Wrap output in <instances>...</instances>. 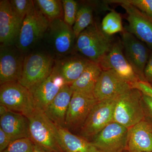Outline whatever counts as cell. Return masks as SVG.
Instances as JSON below:
<instances>
[{
	"label": "cell",
	"mask_w": 152,
	"mask_h": 152,
	"mask_svg": "<svg viewBox=\"0 0 152 152\" xmlns=\"http://www.w3.org/2000/svg\"><path fill=\"white\" fill-rule=\"evenodd\" d=\"M109 1L119 4L126 11L128 25L125 29L152 48V19L125 0Z\"/></svg>",
	"instance_id": "cell-8"
},
{
	"label": "cell",
	"mask_w": 152,
	"mask_h": 152,
	"mask_svg": "<svg viewBox=\"0 0 152 152\" xmlns=\"http://www.w3.org/2000/svg\"><path fill=\"white\" fill-rule=\"evenodd\" d=\"M130 84L113 70H103L98 79L94 96L99 102L118 96L132 88Z\"/></svg>",
	"instance_id": "cell-15"
},
{
	"label": "cell",
	"mask_w": 152,
	"mask_h": 152,
	"mask_svg": "<svg viewBox=\"0 0 152 152\" xmlns=\"http://www.w3.org/2000/svg\"><path fill=\"white\" fill-rule=\"evenodd\" d=\"M34 145L29 138L16 140L2 152H33Z\"/></svg>",
	"instance_id": "cell-28"
},
{
	"label": "cell",
	"mask_w": 152,
	"mask_h": 152,
	"mask_svg": "<svg viewBox=\"0 0 152 152\" xmlns=\"http://www.w3.org/2000/svg\"></svg>",
	"instance_id": "cell-36"
},
{
	"label": "cell",
	"mask_w": 152,
	"mask_h": 152,
	"mask_svg": "<svg viewBox=\"0 0 152 152\" xmlns=\"http://www.w3.org/2000/svg\"><path fill=\"white\" fill-rule=\"evenodd\" d=\"M118 96L98 102L95 105L81 128L82 137L93 138L107 125L114 122V111Z\"/></svg>",
	"instance_id": "cell-7"
},
{
	"label": "cell",
	"mask_w": 152,
	"mask_h": 152,
	"mask_svg": "<svg viewBox=\"0 0 152 152\" xmlns=\"http://www.w3.org/2000/svg\"><path fill=\"white\" fill-rule=\"evenodd\" d=\"M49 29L56 52L63 55L70 51L76 38L72 27L62 19H59L50 22Z\"/></svg>",
	"instance_id": "cell-18"
},
{
	"label": "cell",
	"mask_w": 152,
	"mask_h": 152,
	"mask_svg": "<svg viewBox=\"0 0 152 152\" xmlns=\"http://www.w3.org/2000/svg\"><path fill=\"white\" fill-rule=\"evenodd\" d=\"M57 126L63 152H104L83 137L74 134L65 127Z\"/></svg>",
	"instance_id": "cell-21"
},
{
	"label": "cell",
	"mask_w": 152,
	"mask_h": 152,
	"mask_svg": "<svg viewBox=\"0 0 152 152\" xmlns=\"http://www.w3.org/2000/svg\"><path fill=\"white\" fill-rule=\"evenodd\" d=\"M98 102L94 96L73 92L66 115L65 127L69 131L81 129Z\"/></svg>",
	"instance_id": "cell-12"
},
{
	"label": "cell",
	"mask_w": 152,
	"mask_h": 152,
	"mask_svg": "<svg viewBox=\"0 0 152 152\" xmlns=\"http://www.w3.org/2000/svg\"><path fill=\"white\" fill-rule=\"evenodd\" d=\"M66 85L64 80L54 66L48 77L30 90L36 107L44 111Z\"/></svg>",
	"instance_id": "cell-13"
},
{
	"label": "cell",
	"mask_w": 152,
	"mask_h": 152,
	"mask_svg": "<svg viewBox=\"0 0 152 152\" xmlns=\"http://www.w3.org/2000/svg\"><path fill=\"white\" fill-rule=\"evenodd\" d=\"M91 62L87 59L72 58L58 62L55 66L66 84L70 86L80 77Z\"/></svg>",
	"instance_id": "cell-23"
},
{
	"label": "cell",
	"mask_w": 152,
	"mask_h": 152,
	"mask_svg": "<svg viewBox=\"0 0 152 152\" xmlns=\"http://www.w3.org/2000/svg\"><path fill=\"white\" fill-rule=\"evenodd\" d=\"M8 46H1L0 53V84L18 82L23 60Z\"/></svg>",
	"instance_id": "cell-16"
},
{
	"label": "cell",
	"mask_w": 152,
	"mask_h": 152,
	"mask_svg": "<svg viewBox=\"0 0 152 152\" xmlns=\"http://www.w3.org/2000/svg\"><path fill=\"white\" fill-rule=\"evenodd\" d=\"M0 128L10 137L12 142L29 138L28 121L21 114L8 110L0 116Z\"/></svg>",
	"instance_id": "cell-20"
},
{
	"label": "cell",
	"mask_w": 152,
	"mask_h": 152,
	"mask_svg": "<svg viewBox=\"0 0 152 152\" xmlns=\"http://www.w3.org/2000/svg\"><path fill=\"white\" fill-rule=\"evenodd\" d=\"M12 142L10 137L0 128V152L4 151Z\"/></svg>",
	"instance_id": "cell-33"
},
{
	"label": "cell",
	"mask_w": 152,
	"mask_h": 152,
	"mask_svg": "<svg viewBox=\"0 0 152 152\" xmlns=\"http://www.w3.org/2000/svg\"><path fill=\"white\" fill-rule=\"evenodd\" d=\"M122 33L124 55L140 81H145L144 70L148 60V50L143 43L126 30Z\"/></svg>",
	"instance_id": "cell-10"
},
{
	"label": "cell",
	"mask_w": 152,
	"mask_h": 152,
	"mask_svg": "<svg viewBox=\"0 0 152 152\" xmlns=\"http://www.w3.org/2000/svg\"><path fill=\"white\" fill-rule=\"evenodd\" d=\"M102 71L99 64L91 61L80 77L70 86L73 92L94 96L95 87Z\"/></svg>",
	"instance_id": "cell-22"
},
{
	"label": "cell",
	"mask_w": 152,
	"mask_h": 152,
	"mask_svg": "<svg viewBox=\"0 0 152 152\" xmlns=\"http://www.w3.org/2000/svg\"><path fill=\"white\" fill-rule=\"evenodd\" d=\"M142 100L146 116L152 120V97L142 94Z\"/></svg>",
	"instance_id": "cell-32"
},
{
	"label": "cell",
	"mask_w": 152,
	"mask_h": 152,
	"mask_svg": "<svg viewBox=\"0 0 152 152\" xmlns=\"http://www.w3.org/2000/svg\"><path fill=\"white\" fill-rule=\"evenodd\" d=\"M29 138L34 145L51 152H63L58 126L43 111L36 107L27 117Z\"/></svg>",
	"instance_id": "cell-1"
},
{
	"label": "cell",
	"mask_w": 152,
	"mask_h": 152,
	"mask_svg": "<svg viewBox=\"0 0 152 152\" xmlns=\"http://www.w3.org/2000/svg\"><path fill=\"white\" fill-rule=\"evenodd\" d=\"M39 10L50 22L62 19L63 13L62 3L58 0H37Z\"/></svg>",
	"instance_id": "cell-24"
},
{
	"label": "cell",
	"mask_w": 152,
	"mask_h": 152,
	"mask_svg": "<svg viewBox=\"0 0 152 152\" xmlns=\"http://www.w3.org/2000/svg\"><path fill=\"white\" fill-rule=\"evenodd\" d=\"M50 21L35 6L23 20L17 40V47L26 51L32 46L49 29Z\"/></svg>",
	"instance_id": "cell-6"
},
{
	"label": "cell",
	"mask_w": 152,
	"mask_h": 152,
	"mask_svg": "<svg viewBox=\"0 0 152 152\" xmlns=\"http://www.w3.org/2000/svg\"><path fill=\"white\" fill-rule=\"evenodd\" d=\"M53 64L51 57L45 54L28 55L24 58L19 83L28 89H31L48 77L54 66Z\"/></svg>",
	"instance_id": "cell-5"
},
{
	"label": "cell",
	"mask_w": 152,
	"mask_h": 152,
	"mask_svg": "<svg viewBox=\"0 0 152 152\" xmlns=\"http://www.w3.org/2000/svg\"><path fill=\"white\" fill-rule=\"evenodd\" d=\"M113 45L110 37L103 32L101 26L93 23L77 38L76 47L87 59L99 64Z\"/></svg>",
	"instance_id": "cell-2"
},
{
	"label": "cell",
	"mask_w": 152,
	"mask_h": 152,
	"mask_svg": "<svg viewBox=\"0 0 152 152\" xmlns=\"http://www.w3.org/2000/svg\"><path fill=\"white\" fill-rule=\"evenodd\" d=\"M102 31L107 35H113L118 33H122L124 30L121 15L112 10L104 17L101 23Z\"/></svg>",
	"instance_id": "cell-26"
},
{
	"label": "cell",
	"mask_w": 152,
	"mask_h": 152,
	"mask_svg": "<svg viewBox=\"0 0 152 152\" xmlns=\"http://www.w3.org/2000/svg\"><path fill=\"white\" fill-rule=\"evenodd\" d=\"M51 152L48 151H46V150L37 146L34 145V152Z\"/></svg>",
	"instance_id": "cell-35"
},
{
	"label": "cell",
	"mask_w": 152,
	"mask_h": 152,
	"mask_svg": "<svg viewBox=\"0 0 152 152\" xmlns=\"http://www.w3.org/2000/svg\"><path fill=\"white\" fill-rule=\"evenodd\" d=\"M152 19V0H125Z\"/></svg>",
	"instance_id": "cell-30"
},
{
	"label": "cell",
	"mask_w": 152,
	"mask_h": 152,
	"mask_svg": "<svg viewBox=\"0 0 152 152\" xmlns=\"http://www.w3.org/2000/svg\"><path fill=\"white\" fill-rule=\"evenodd\" d=\"M132 88L137 89L142 94L152 97V86L150 83L143 81H139L131 85Z\"/></svg>",
	"instance_id": "cell-31"
},
{
	"label": "cell",
	"mask_w": 152,
	"mask_h": 152,
	"mask_svg": "<svg viewBox=\"0 0 152 152\" xmlns=\"http://www.w3.org/2000/svg\"><path fill=\"white\" fill-rule=\"evenodd\" d=\"M10 3L16 14L23 20L34 6L33 1L30 0H12Z\"/></svg>",
	"instance_id": "cell-29"
},
{
	"label": "cell",
	"mask_w": 152,
	"mask_h": 152,
	"mask_svg": "<svg viewBox=\"0 0 152 152\" xmlns=\"http://www.w3.org/2000/svg\"><path fill=\"white\" fill-rule=\"evenodd\" d=\"M64 20L70 26H73L75 21L78 8L77 3L74 0H63Z\"/></svg>",
	"instance_id": "cell-27"
},
{
	"label": "cell",
	"mask_w": 152,
	"mask_h": 152,
	"mask_svg": "<svg viewBox=\"0 0 152 152\" xmlns=\"http://www.w3.org/2000/svg\"><path fill=\"white\" fill-rule=\"evenodd\" d=\"M0 103L9 110L27 117L36 108L30 90L19 82L1 85Z\"/></svg>",
	"instance_id": "cell-4"
},
{
	"label": "cell",
	"mask_w": 152,
	"mask_h": 152,
	"mask_svg": "<svg viewBox=\"0 0 152 152\" xmlns=\"http://www.w3.org/2000/svg\"><path fill=\"white\" fill-rule=\"evenodd\" d=\"M144 77L146 82L149 83L152 82V55L149 58L145 67Z\"/></svg>",
	"instance_id": "cell-34"
},
{
	"label": "cell",
	"mask_w": 152,
	"mask_h": 152,
	"mask_svg": "<svg viewBox=\"0 0 152 152\" xmlns=\"http://www.w3.org/2000/svg\"><path fill=\"white\" fill-rule=\"evenodd\" d=\"M127 151H152V122L146 118L129 129Z\"/></svg>",
	"instance_id": "cell-17"
},
{
	"label": "cell",
	"mask_w": 152,
	"mask_h": 152,
	"mask_svg": "<svg viewBox=\"0 0 152 152\" xmlns=\"http://www.w3.org/2000/svg\"><path fill=\"white\" fill-rule=\"evenodd\" d=\"M129 129L113 122L93 138V143L104 152H122L127 147Z\"/></svg>",
	"instance_id": "cell-9"
},
{
	"label": "cell",
	"mask_w": 152,
	"mask_h": 152,
	"mask_svg": "<svg viewBox=\"0 0 152 152\" xmlns=\"http://www.w3.org/2000/svg\"><path fill=\"white\" fill-rule=\"evenodd\" d=\"M121 42L113 44L111 48L99 63L102 70H113L131 85L140 80L124 53Z\"/></svg>",
	"instance_id": "cell-11"
},
{
	"label": "cell",
	"mask_w": 152,
	"mask_h": 152,
	"mask_svg": "<svg viewBox=\"0 0 152 152\" xmlns=\"http://www.w3.org/2000/svg\"><path fill=\"white\" fill-rule=\"evenodd\" d=\"M93 12L91 7L82 6L78 8L72 29L76 39L80 34L93 23Z\"/></svg>",
	"instance_id": "cell-25"
},
{
	"label": "cell",
	"mask_w": 152,
	"mask_h": 152,
	"mask_svg": "<svg viewBox=\"0 0 152 152\" xmlns=\"http://www.w3.org/2000/svg\"><path fill=\"white\" fill-rule=\"evenodd\" d=\"M23 20L16 14L10 1H0V42L3 46L16 43Z\"/></svg>",
	"instance_id": "cell-14"
},
{
	"label": "cell",
	"mask_w": 152,
	"mask_h": 152,
	"mask_svg": "<svg viewBox=\"0 0 152 152\" xmlns=\"http://www.w3.org/2000/svg\"><path fill=\"white\" fill-rule=\"evenodd\" d=\"M73 94L69 85H66L44 111L57 126L65 127L66 115Z\"/></svg>",
	"instance_id": "cell-19"
},
{
	"label": "cell",
	"mask_w": 152,
	"mask_h": 152,
	"mask_svg": "<svg viewBox=\"0 0 152 152\" xmlns=\"http://www.w3.org/2000/svg\"><path fill=\"white\" fill-rule=\"evenodd\" d=\"M142 95L139 90L132 88L119 96L114 111V122L129 129L145 119Z\"/></svg>",
	"instance_id": "cell-3"
}]
</instances>
